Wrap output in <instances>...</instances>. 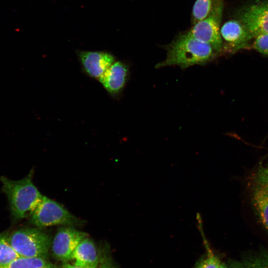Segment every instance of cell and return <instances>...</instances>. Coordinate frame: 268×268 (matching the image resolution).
I'll use <instances>...</instances> for the list:
<instances>
[{
	"label": "cell",
	"mask_w": 268,
	"mask_h": 268,
	"mask_svg": "<svg viewBox=\"0 0 268 268\" xmlns=\"http://www.w3.org/2000/svg\"><path fill=\"white\" fill-rule=\"evenodd\" d=\"M255 38L253 48L259 52L268 56V34H262Z\"/></svg>",
	"instance_id": "cell-18"
},
{
	"label": "cell",
	"mask_w": 268,
	"mask_h": 268,
	"mask_svg": "<svg viewBox=\"0 0 268 268\" xmlns=\"http://www.w3.org/2000/svg\"><path fill=\"white\" fill-rule=\"evenodd\" d=\"M97 250L94 243L88 238L83 239L72 253L71 264L86 268H98L99 264Z\"/></svg>",
	"instance_id": "cell-11"
},
{
	"label": "cell",
	"mask_w": 268,
	"mask_h": 268,
	"mask_svg": "<svg viewBox=\"0 0 268 268\" xmlns=\"http://www.w3.org/2000/svg\"><path fill=\"white\" fill-rule=\"evenodd\" d=\"M221 262L210 250L206 255L199 261L195 268H218Z\"/></svg>",
	"instance_id": "cell-17"
},
{
	"label": "cell",
	"mask_w": 268,
	"mask_h": 268,
	"mask_svg": "<svg viewBox=\"0 0 268 268\" xmlns=\"http://www.w3.org/2000/svg\"><path fill=\"white\" fill-rule=\"evenodd\" d=\"M87 234L71 227L60 228L52 243L54 256L64 263L69 262L71 255L79 243Z\"/></svg>",
	"instance_id": "cell-6"
},
{
	"label": "cell",
	"mask_w": 268,
	"mask_h": 268,
	"mask_svg": "<svg viewBox=\"0 0 268 268\" xmlns=\"http://www.w3.org/2000/svg\"><path fill=\"white\" fill-rule=\"evenodd\" d=\"M263 253H264L265 259L267 263L268 264V251L263 249Z\"/></svg>",
	"instance_id": "cell-21"
},
{
	"label": "cell",
	"mask_w": 268,
	"mask_h": 268,
	"mask_svg": "<svg viewBox=\"0 0 268 268\" xmlns=\"http://www.w3.org/2000/svg\"><path fill=\"white\" fill-rule=\"evenodd\" d=\"M98 268H115L109 259L103 258L100 259Z\"/></svg>",
	"instance_id": "cell-19"
},
{
	"label": "cell",
	"mask_w": 268,
	"mask_h": 268,
	"mask_svg": "<svg viewBox=\"0 0 268 268\" xmlns=\"http://www.w3.org/2000/svg\"><path fill=\"white\" fill-rule=\"evenodd\" d=\"M128 74L129 69L126 64L115 62L99 80L110 95L117 96L124 88Z\"/></svg>",
	"instance_id": "cell-10"
},
{
	"label": "cell",
	"mask_w": 268,
	"mask_h": 268,
	"mask_svg": "<svg viewBox=\"0 0 268 268\" xmlns=\"http://www.w3.org/2000/svg\"><path fill=\"white\" fill-rule=\"evenodd\" d=\"M32 175L31 171L27 176L17 181L4 176L0 178L13 221L29 217L42 200L43 196L33 183Z\"/></svg>",
	"instance_id": "cell-1"
},
{
	"label": "cell",
	"mask_w": 268,
	"mask_h": 268,
	"mask_svg": "<svg viewBox=\"0 0 268 268\" xmlns=\"http://www.w3.org/2000/svg\"><path fill=\"white\" fill-rule=\"evenodd\" d=\"M29 217L30 223L39 228L57 225L73 226L82 222L61 204L44 196Z\"/></svg>",
	"instance_id": "cell-4"
},
{
	"label": "cell",
	"mask_w": 268,
	"mask_h": 268,
	"mask_svg": "<svg viewBox=\"0 0 268 268\" xmlns=\"http://www.w3.org/2000/svg\"><path fill=\"white\" fill-rule=\"evenodd\" d=\"M9 244L21 257L46 259L52 246L48 234L37 228L18 229L7 233Z\"/></svg>",
	"instance_id": "cell-3"
},
{
	"label": "cell",
	"mask_w": 268,
	"mask_h": 268,
	"mask_svg": "<svg viewBox=\"0 0 268 268\" xmlns=\"http://www.w3.org/2000/svg\"><path fill=\"white\" fill-rule=\"evenodd\" d=\"M78 57L85 73L98 80L115 62L114 56L105 52L80 51Z\"/></svg>",
	"instance_id": "cell-9"
},
{
	"label": "cell",
	"mask_w": 268,
	"mask_h": 268,
	"mask_svg": "<svg viewBox=\"0 0 268 268\" xmlns=\"http://www.w3.org/2000/svg\"><path fill=\"white\" fill-rule=\"evenodd\" d=\"M229 268H268L263 253V249L244 255L240 260H231Z\"/></svg>",
	"instance_id": "cell-13"
},
{
	"label": "cell",
	"mask_w": 268,
	"mask_h": 268,
	"mask_svg": "<svg viewBox=\"0 0 268 268\" xmlns=\"http://www.w3.org/2000/svg\"><path fill=\"white\" fill-rule=\"evenodd\" d=\"M211 0H197L193 8V18L194 24L201 21L210 14L212 8Z\"/></svg>",
	"instance_id": "cell-16"
},
{
	"label": "cell",
	"mask_w": 268,
	"mask_h": 268,
	"mask_svg": "<svg viewBox=\"0 0 268 268\" xmlns=\"http://www.w3.org/2000/svg\"><path fill=\"white\" fill-rule=\"evenodd\" d=\"M20 256L9 244L7 233L0 234V266L7 264Z\"/></svg>",
	"instance_id": "cell-15"
},
{
	"label": "cell",
	"mask_w": 268,
	"mask_h": 268,
	"mask_svg": "<svg viewBox=\"0 0 268 268\" xmlns=\"http://www.w3.org/2000/svg\"><path fill=\"white\" fill-rule=\"evenodd\" d=\"M215 52L210 45L187 33L168 47L166 59L156 67L177 65L185 68L195 65H204L213 58Z\"/></svg>",
	"instance_id": "cell-2"
},
{
	"label": "cell",
	"mask_w": 268,
	"mask_h": 268,
	"mask_svg": "<svg viewBox=\"0 0 268 268\" xmlns=\"http://www.w3.org/2000/svg\"><path fill=\"white\" fill-rule=\"evenodd\" d=\"M250 199L259 222L268 233V169L266 167H260L254 174Z\"/></svg>",
	"instance_id": "cell-5"
},
{
	"label": "cell",
	"mask_w": 268,
	"mask_h": 268,
	"mask_svg": "<svg viewBox=\"0 0 268 268\" xmlns=\"http://www.w3.org/2000/svg\"><path fill=\"white\" fill-rule=\"evenodd\" d=\"M62 268H83V267L77 266L73 264L69 263V262H67V263H64V264Z\"/></svg>",
	"instance_id": "cell-20"
},
{
	"label": "cell",
	"mask_w": 268,
	"mask_h": 268,
	"mask_svg": "<svg viewBox=\"0 0 268 268\" xmlns=\"http://www.w3.org/2000/svg\"><path fill=\"white\" fill-rule=\"evenodd\" d=\"M239 17L251 39L268 34V2L249 6L241 11Z\"/></svg>",
	"instance_id": "cell-8"
},
{
	"label": "cell",
	"mask_w": 268,
	"mask_h": 268,
	"mask_svg": "<svg viewBox=\"0 0 268 268\" xmlns=\"http://www.w3.org/2000/svg\"><path fill=\"white\" fill-rule=\"evenodd\" d=\"M218 11H211L207 17L195 24L188 32L199 41L210 45L215 52H218L222 45Z\"/></svg>",
	"instance_id": "cell-7"
},
{
	"label": "cell",
	"mask_w": 268,
	"mask_h": 268,
	"mask_svg": "<svg viewBox=\"0 0 268 268\" xmlns=\"http://www.w3.org/2000/svg\"><path fill=\"white\" fill-rule=\"evenodd\" d=\"M218 268H229L225 263L221 262Z\"/></svg>",
	"instance_id": "cell-22"
},
{
	"label": "cell",
	"mask_w": 268,
	"mask_h": 268,
	"mask_svg": "<svg viewBox=\"0 0 268 268\" xmlns=\"http://www.w3.org/2000/svg\"><path fill=\"white\" fill-rule=\"evenodd\" d=\"M222 38L234 46H240L251 39L243 24L238 20L226 22L220 29Z\"/></svg>",
	"instance_id": "cell-12"
},
{
	"label": "cell",
	"mask_w": 268,
	"mask_h": 268,
	"mask_svg": "<svg viewBox=\"0 0 268 268\" xmlns=\"http://www.w3.org/2000/svg\"><path fill=\"white\" fill-rule=\"evenodd\" d=\"M0 268H56L46 259L19 257L11 262L0 266Z\"/></svg>",
	"instance_id": "cell-14"
},
{
	"label": "cell",
	"mask_w": 268,
	"mask_h": 268,
	"mask_svg": "<svg viewBox=\"0 0 268 268\" xmlns=\"http://www.w3.org/2000/svg\"><path fill=\"white\" fill-rule=\"evenodd\" d=\"M267 168V169H268V166L267 167H266Z\"/></svg>",
	"instance_id": "cell-23"
}]
</instances>
